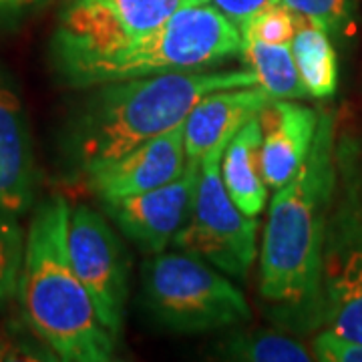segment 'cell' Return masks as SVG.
Listing matches in <instances>:
<instances>
[{
    "mask_svg": "<svg viewBox=\"0 0 362 362\" xmlns=\"http://www.w3.org/2000/svg\"><path fill=\"white\" fill-rule=\"evenodd\" d=\"M337 131V115L322 111L308 157L282 187L274 189L262 238L259 294L282 324L298 332L318 328Z\"/></svg>",
    "mask_w": 362,
    "mask_h": 362,
    "instance_id": "obj_1",
    "label": "cell"
},
{
    "mask_svg": "<svg viewBox=\"0 0 362 362\" xmlns=\"http://www.w3.org/2000/svg\"><path fill=\"white\" fill-rule=\"evenodd\" d=\"M247 85H258L250 69H202L90 87L65 129L66 161L85 175L181 125L209 93Z\"/></svg>",
    "mask_w": 362,
    "mask_h": 362,
    "instance_id": "obj_2",
    "label": "cell"
},
{
    "mask_svg": "<svg viewBox=\"0 0 362 362\" xmlns=\"http://www.w3.org/2000/svg\"><path fill=\"white\" fill-rule=\"evenodd\" d=\"M71 206L63 195L40 202L26 232L16 296L30 330L66 362H109L117 340L95 310L69 254Z\"/></svg>",
    "mask_w": 362,
    "mask_h": 362,
    "instance_id": "obj_3",
    "label": "cell"
},
{
    "mask_svg": "<svg viewBox=\"0 0 362 362\" xmlns=\"http://www.w3.org/2000/svg\"><path fill=\"white\" fill-rule=\"evenodd\" d=\"M242 57V33L214 2L185 6L156 30L103 51L51 54L57 77L73 89L151 77L173 71H202Z\"/></svg>",
    "mask_w": 362,
    "mask_h": 362,
    "instance_id": "obj_4",
    "label": "cell"
},
{
    "mask_svg": "<svg viewBox=\"0 0 362 362\" xmlns=\"http://www.w3.org/2000/svg\"><path fill=\"white\" fill-rule=\"evenodd\" d=\"M318 328L362 340V137L337 131Z\"/></svg>",
    "mask_w": 362,
    "mask_h": 362,
    "instance_id": "obj_5",
    "label": "cell"
},
{
    "mask_svg": "<svg viewBox=\"0 0 362 362\" xmlns=\"http://www.w3.org/2000/svg\"><path fill=\"white\" fill-rule=\"evenodd\" d=\"M143 308L163 330L199 334L247 322L244 292L223 272L185 252H159L141 270Z\"/></svg>",
    "mask_w": 362,
    "mask_h": 362,
    "instance_id": "obj_6",
    "label": "cell"
},
{
    "mask_svg": "<svg viewBox=\"0 0 362 362\" xmlns=\"http://www.w3.org/2000/svg\"><path fill=\"white\" fill-rule=\"evenodd\" d=\"M228 143L202 157L192 214L171 244L180 252L206 259L232 278H246L258 254L259 221L235 206L223 185L221 157Z\"/></svg>",
    "mask_w": 362,
    "mask_h": 362,
    "instance_id": "obj_7",
    "label": "cell"
},
{
    "mask_svg": "<svg viewBox=\"0 0 362 362\" xmlns=\"http://www.w3.org/2000/svg\"><path fill=\"white\" fill-rule=\"evenodd\" d=\"M69 254L81 282L93 298L99 320L121 337L129 294V259L101 211L78 204L69 216Z\"/></svg>",
    "mask_w": 362,
    "mask_h": 362,
    "instance_id": "obj_8",
    "label": "cell"
},
{
    "mask_svg": "<svg viewBox=\"0 0 362 362\" xmlns=\"http://www.w3.org/2000/svg\"><path fill=\"white\" fill-rule=\"evenodd\" d=\"M202 2L211 0H69L52 35L51 54L113 49Z\"/></svg>",
    "mask_w": 362,
    "mask_h": 362,
    "instance_id": "obj_9",
    "label": "cell"
},
{
    "mask_svg": "<svg viewBox=\"0 0 362 362\" xmlns=\"http://www.w3.org/2000/svg\"><path fill=\"white\" fill-rule=\"evenodd\" d=\"M199 163L202 161L187 159L185 171L177 180L151 192L103 199L101 206L105 216L143 254L153 256L165 252L192 214L199 181Z\"/></svg>",
    "mask_w": 362,
    "mask_h": 362,
    "instance_id": "obj_10",
    "label": "cell"
},
{
    "mask_svg": "<svg viewBox=\"0 0 362 362\" xmlns=\"http://www.w3.org/2000/svg\"><path fill=\"white\" fill-rule=\"evenodd\" d=\"M185 121L163 135L129 149L83 177L99 202L151 192L185 171Z\"/></svg>",
    "mask_w": 362,
    "mask_h": 362,
    "instance_id": "obj_11",
    "label": "cell"
},
{
    "mask_svg": "<svg viewBox=\"0 0 362 362\" xmlns=\"http://www.w3.org/2000/svg\"><path fill=\"white\" fill-rule=\"evenodd\" d=\"M37 194L33 133L18 87L0 65V211L25 216Z\"/></svg>",
    "mask_w": 362,
    "mask_h": 362,
    "instance_id": "obj_12",
    "label": "cell"
},
{
    "mask_svg": "<svg viewBox=\"0 0 362 362\" xmlns=\"http://www.w3.org/2000/svg\"><path fill=\"white\" fill-rule=\"evenodd\" d=\"M320 113L296 99H274L258 115L262 175L272 189L282 187L312 149Z\"/></svg>",
    "mask_w": 362,
    "mask_h": 362,
    "instance_id": "obj_13",
    "label": "cell"
},
{
    "mask_svg": "<svg viewBox=\"0 0 362 362\" xmlns=\"http://www.w3.org/2000/svg\"><path fill=\"white\" fill-rule=\"evenodd\" d=\"M274 101L259 85L230 87L206 95L185 119V153L189 161L202 157L232 137Z\"/></svg>",
    "mask_w": 362,
    "mask_h": 362,
    "instance_id": "obj_14",
    "label": "cell"
},
{
    "mask_svg": "<svg viewBox=\"0 0 362 362\" xmlns=\"http://www.w3.org/2000/svg\"><path fill=\"white\" fill-rule=\"evenodd\" d=\"M262 129L258 117L238 131L221 157V180L233 199L250 218H258L268 202V185L262 175Z\"/></svg>",
    "mask_w": 362,
    "mask_h": 362,
    "instance_id": "obj_15",
    "label": "cell"
},
{
    "mask_svg": "<svg viewBox=\"0 0 362 362\" xmlns=\"http://www.w3.org/2000/svg\"><path fill=\"white\" fill-rule=\"evenodd\" d=\"M290 47L308 97H334L338 89V57L332 35L324 26L300 16Z\"/></svg>",
    "mask_w": 362,
    "mask_h": 362,
    "instance_id": "obj_16",
    "label": "cell"
},
{
    "mask_svg": "<svg viewBox=\"0 0 362 362\" xmlns=\"http://www.w3.org/2000/svg\"><path fill=\"white\" fill-rule=\"evenodd\" d=\"M242 59L256 75L259 87L274 99H304L308 93L302 85L290 42L276 45L256 39H242Z\"/></svg>",
    "mask_w": 362,
    "mask_h": 362,
    "instance_id": "obj_17",
    "label": "cell"
},
{
    "mask_svg": "<svg viewBox=\"0 0 362 362\" xmlns=\"http://www.w3.org/2000/svg\"><path fill=\"white\" fill-rule=\"evenodd\" d=\"M216 354L223 361L310 362L312 350L298 338L274 330H233L220 340Z\"/></svg>",
    "mask_w": 362,
    "mask_h": 362,
    "instance_id": "obj_18",
    "label": "cell"
},
{
    "mask_svg": "<svg viewBox=\"0 0 362 362\" xmlns=\"http://www.w3.org/2000/svg\"><path fill=\"white\" fill-rule=\"evenodd\" d=\"M25 246L26 235L18 218L0 211V308L16 296L25 262Z\"/></svg>",
    "mask_w": 362,
    "mask_h": 362,
    "instance_id": "obj_19",
    "label": "cell"
},
{
    "mask_svg": "<svg viewBox=\"0 0 362 362\" xmlns=\"http://www.w3.org/2000/svg\"><path fill=\"white\" fill-rule=\"evenodd\" d=\"M298 21H300V16L296 13H292L282 2H276V4L264 6L262 11L252 14L238 28L242 33V39H256L264 40V42L286 45L294 39Z\"/></svg>",
    "mask_w": 362,
    "mask_h": 362,
    "instance_id": "obj_20",
    "label": "cell"
},
{
    "mask_svg": "<svg viewBox=\"0 0 362 362\" xmlns=\"http://www.w3.org/2000/svg\"><path fill=\"white\" fill-rule=\"evenodd\" d=\"M298 16L324 26L332 37L349 35L354 26V0H280Z\"/></svg>",
    "mask_w": 362,
    "mask_h": 362,
    "instance_id": "obj_21",
    "label": "cell"
},
{
    "mask_svg": "<svg viewBox=\"0 0 362 362\" xmlns=\"http://www.w3.org/2000/svg\"><path fill=\"white\" fill-rule=\"evenodd\" d=\"M312 356L322 362H362V340L320 328L312 340Z\"/></svg>",
    "mask_w": 362,
    "mask_h": 362,
    "instance_id": "obj_22",
    "label": "cell"
},
{
    "mask_svg": "<svg viewBox=\"0 0 362 362\" xmlns=\"http://www.w3.org/2000/svg\"><path fill=\"white\" fill-rule=\"evenodd\" d=\"M49 2L51 0H0V28L18 25Z\"/></svg>",
    "mask_w": 362,
    "mask_h": 362,
    "instance_id": "obj_23",
    "label": "cell"
},
{
    "mask_svg": "<svg viewBox=\"0 0 362 362\" xmlns=\"http://www.w3.org/2000/svg\"><path fill=\"white\" fill-rule=\"evenodd\" d=\"M221 13L226 14L230 21H233L235 25L240 26L244 21H247L252 14H256L262 11L264 6L276 4L280 0H211Z\"/></svg>",
    "mask_w": 362,
    "mask_h": 362,
    "instance_id": "obj_24",
    "label": "cell"
}]
</instances>
